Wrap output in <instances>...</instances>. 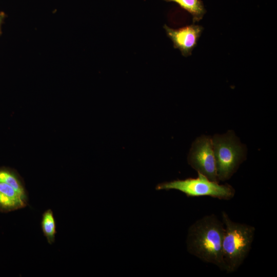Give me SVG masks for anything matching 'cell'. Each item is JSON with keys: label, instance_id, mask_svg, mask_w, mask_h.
<instances>
[{"label": "cell", "instance_id": "8992f818", "mask_svg": "<svg viewBox=\"0 0 277 277\" xmlns=\"http://www.w3.org/2000/svg\"><path fill=\"white\" fill-rule=\"evenodd\" d=\"M188 162L197 173L219 183L210 136L203 135L194 141L188 154Z\"/></svg>", "mask_w": 277, "mask_h": 277}, {"label": "cell", "instance_id": "7a4b0ae2", "mask_svg": "<svg viewBox=\"0 0 277 277\" xmlns=\"http://www.w3.org/2000/svg\"><path fill=\"white\" fill-rule=\"evenodd\" d=\"M224 233L222 254L225 271L229 273L236 271L247 258L254 240V226L233 221L227 213L222 212Z\"/></svg>", "mask_w": 277, "mask_h": 277}, {"label": "cell", "instance_id": "30bf717a", "mask_svg": "<svg viewBox=\"0 0 277 277\" xmlns=\"http://www.w3.org/2000/svg\"><path fill=\"white\" fill-rule=\"evenodd\" d=\"M4 17H5L4 14L3 13H0V35L2 33L1 28H2V23L4 19Z\"/></svg>", "mask_w": 277, "mask_h": 277}, {"label": "cell", "instance_id": "9c48e42d", "mask_svg": "<svg viewBox=\"0 0 277 277\" xmlns=\"http://www.w3.org/2000/svg\"><path fill=\"white\" fill-rule=\"evenodd\" d=\"M41 228L47 242L52 244L55 242L57 231L55 219L51 209H47L43 213Z\"/></svg>", "mask_w": 277, "mask_h": 277}, {"label": "cell", "instance_id": "52a82bcc", "mask_svg": "<svg viewBox=\"0 0 277 277\" xmlns=\"http://www.w3.org/2000/svg\"><path fill=\"white\" fill-rule=\"evenodd\" d=\"M164 28L172 42L174 48L179 49L185 57L191 55L204 30L203 26L194 24L179 29H173L164 25Z\"/></svg>", "mask_w": 277, "mask_h": 277}, {"label": "cell", "instance_id": "6da1fadb", "mask_svg": "<svg viewBox=\"0 0 277 277\" xmlns=\"http://www.w3.org/2000/svg\"><path fill=\"white\" fill-rule=\"evenodd\" d=\"M224 225L215 214L205 215L194 222L188 230V251L202 261L225 271L222 254Z\"/></svg>", "mask_w": 277, "mask_h": 277}, {"label": "cell", "instance_id": "5b68a950", "mask_svg": "<svg viewBox=\"0 0 277 277\" xmlns=\"http://www.w3.org/2000/svg\"><path fill=\"white\" fill-rule=\"evenodd\" d=\"M28 204V193L20 176L12 169L0 167V212L15 211Z\"/></svg>", "mask_w": 277, "mask_h": 277}, {"label": "cell", "instance_id": "277c9868", "mask_svg": "<svg viewBox=\"0 0 277 277\" xmlns=\"http://www.w3.org/2000/svg\"><path fill=\"white\" fill-rule=\"evenodd\" d=\"M196 178L175 180L157 184L156 190H177L188 197L210 196L222 200L228 201L234 197V188L228 184L221 185L219 182L210 180L205 175L197 173Z\"/></svg>", "mask_w": 277, "mask_h": 277}, {"label": "cell", "instance_id": "ba28073f", "mask_svg": "<svg viewBox=\"0 0 277 277\" xmlns=\"http://www.w3.org/2000/svg\"><path fill=\"white\" fill-rule=\"evenodd\" d=\"M166 2H173L190 13L193 24L200 21L206 13L207 10L202 0H163Z\"/></svg>", "mask_w": 277, "mask_h": 277}, {"label": "cell", "instance_id": "3957f363", "mask_svg": "<svg viewBox=\"0 0 277 277\" xmlns=\"http://www.w3.org/2000/svg\"><path fill=\"white\" fill-rule=\"evenodd\" d=\"M219 181L229 180L246 158V147L233 131L215 134L212 138Z\"/></svg>", "mask_w": 277, "mask_h": 277}]
</instances>
